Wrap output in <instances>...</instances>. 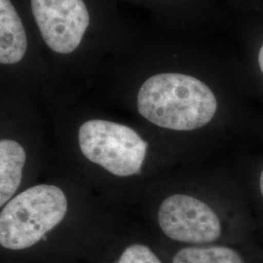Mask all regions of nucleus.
<instances>
[{"instance_id": "9b49d317", "label": "nucleus", "mask_w": 263, "mask_h": 263, "mask_svg": "<svg viewBox=\"0 0 263 263\" xmlns=\"http://www.w3.org/2000/svg\"><path fill=\"white\" fill-rule=\"evenodd\" d=\"M259 186H260V192H261V195L263 197V170L260 174V179H259Z\"/></svg>"}, {"instance_id": "9d476101", "label": "nucleus", "mask_w": 263, "mask_h": 263, "mask_svg": "<svg viewBox=\"0 0 263 263\" xmlns=\"http://www.w3.org/2000/svg\"><path fill=\"white\" fill-rule=\"evenodd\" d=\"M258 65H259V67H260L263 73V45L260 48L259 53H258Z\"/></svg>"}, {"instance_id": "20e7f679", "label": "nucleus", "mask_w": 263, "mask_h": 263, "mask_svg": "<svg viewBox=\"0 0 263 263\" xmlns=\"http://www.w3.org/2000/svg\"><path fill=\"white\" fill-rule=\"evenodd\" d=\"M158 224L170 239L186 244H208L221 234V223L205 202L186 194L165 198L158 209Z\"/></svg>"}, {"instance_id": "39448f33", "label": "nucleus", "mask_w": 263, "mask_h": 263, "mask_svg": "<svg viewBox=\"0 0 263 263\" xmlns=\"http://www.w3.org/2000/svg\"><path fill=\"white\" fill-rule=\"evenodd\" d=\"M30 4L48 47L59 54L77 49L90 24L83 0H30Z\"/></svg>"}, {"instance_id": "f03ea898", "label": "nucleus", "mask_w": 263, "mask_h": 263, "mask_svg": "<svg viewBox=\"0 0 263 263\" xmlns=\"http://www.w3.org/2000/svg\"><path fill=\"white\" fill-rule=\"evenodd\" d=\"M64 189L39 183L17 193L0 212V245L10 251L27 250L60 226L68 213Z\"/></svg>"}, {"instance_id": "1a4fd4ad", "label": "nucleus", "mask_w": 263, "mask_h": 263, "mask_svg": "<svg viewBox=\"0 0 263 263\" xmlns=\"http://www.w3.org/2000/svg\"><path fill=\"white\" fill-rule=\"evenodd\" d=\"M117 263L162 262L149 247L142 244H133L124 250Z\"/></svg>"}, {"instance_id": "423d86ee", "label": "nucleus", "mask_w": 263, "mask_h": 263, "mask_svg": "<svg viewBox=\"0 0 263 263\" xmlns=\"http://www.w3.org/2000/svg\"><path fill=\"white\" fill-rule=\"evenodd\" d=\"M28 49L24 25L10 0H0V63L17 64Z\"/></svg>"}, {"instance_id": "f257e3e1", "label": "nucleus", "mask_w": 263, "mask_h": 263, "mask_svg": "<svg viewBox=\"0 0 263 263\" xmlns=\"http://www.w3.org/2000/svg\"><path fill=\"white\" fill-rule=\"evenodd\" d=\"M137 107L148 122L173 131H194L211 122L217 109L208 85L182 73H159L141 85Z\"/></svg>"}, {"instance_id": "7ed1b4c3", "label": "nucleus", "mask_w": 263, "mask_h": 263, "mask_svg": "<svg viewBox=\"0 0 263 263\" xmlns=\"http://www.w3.org/2000/svg\"><path fill=\"white\" fill-rule=\"evenodd\" d=\"M78 146L85 159L113 177L141 175L148 143L131 127L103 119H91L78 130Z\"/></svg>"}, {"instance_id": "0eeeda50", "label": "nucleus", "mask_w": 263, "mask_h": 263, "mask_svg": "<svg viewBox=\"0 0 263 263\" xmlns=\"http://www.w3.org/2000/svg\"><path fill=\"white\" fill-rule=\"evenodd\" d=\"M27 152L19 141L12 139L0 141V207L17 194L27 164Z\"/></svg>"}, {"instance_id": "6e6552de", "label": "nucleus", "mask_w": 263, "mask_h": 263, "mask_svg": "<svg viewBox=\"0 0 263 263\" xmlns=\"http://www.w3.org/2000/svg\"><path fill=\"white\" fill-rule=\"evenodd\" d=\"M173 263H244L235 250L223 246L188 247L175 254Z\"/></svg>"}]
</instances>
